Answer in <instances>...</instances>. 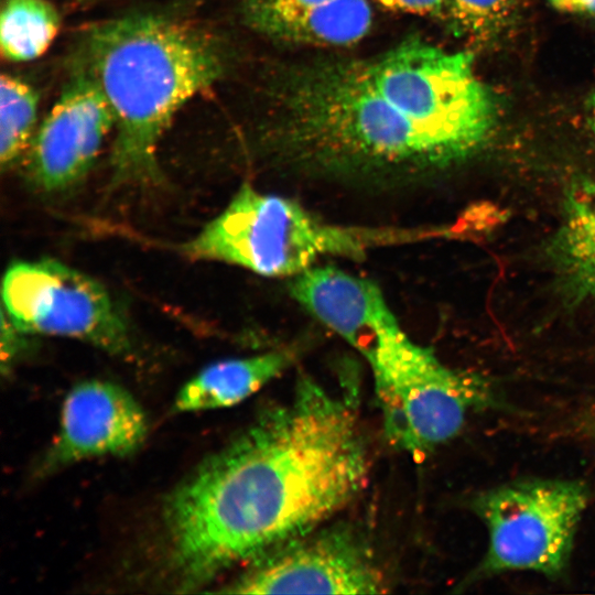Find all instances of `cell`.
<instances>
[{
	"label": "cell",
	"instance_id": "1",
	"mask_svg": "<svg viewBox=\"0 0 595 595\" xmlns=\"http://www.w3.org/2000/svg\"><path fill=\"white\" fill-rule=\"evenodd\" d=\"M357 413L309 377L170 496L171 560L186 587L255 561L345 507L368 476Z\"/></svg>",
	"mask_w": 595,
	"mask_h": 595
},
{
	"label": "cell",
	"instance_id": "2",
	"mask_svg": "<svg viewBox=\"0 0 595 595\" xmlns=\"http://www.w3.org/2000/svg\"><path fill=\"white\" fill-rule=\"evenodd\" d=\"M280 93L273 145L296 167L374 185L413 184L448 167L430 136L376 90L360 62L310 67Z\"/></svg>",
	"mask_w": 595,
	"mask_h": 595
},
{
	"label": "cell",
	"instance_id": "3",
	"mask_svg": "<svg viewBox=\"0 0 595 595\" xmlns=\"http://www.w3.org/2000/svg\"><path fill=\"white\" fill-rule=\"evenodd\" d=\"M84 48L82 64L115 116L113 180L158 183L159 142L176 112L219 78V46L192 25L147 13L98 24Z\"/></svg>",
	"mask_w": 595,
	"mask_h": 595
},
{
	"label": "cell",
	"instance_id": "4",
	"mask_svg": "<svg viewBox=\"0 0 595 595\" xmlns=\"http://www.w3.org/2000/svg\"><path fill=\"white\" fill-rule=\"evenodd\" d=\"M394 232L329 224L298 202L245 183L227 207L183 245L192 259L227 262L264 277H294L322 256L361 258Z\"/></svg>",
	"mask_w": 595,
	"mask_h": 595
},
{
	"label": "cell",
	"instance_id": "5",
	"mask_svg": "<svg viewBox=\"0 0 595 595\" xmlns=\"http://www.w3.org/2000/svg\"><path fill=\"white\" fill-rule=\"evenodd\" d=\"M360 63L376 90L430 136L448 166L475 154L491 137L497 102L476 76L469 53H448L413 39Z\"/></svg>",
	"mask_w": 595,
	"mask_h": 595
},
{
	"label": "cell",
	"instance_id": "6",
	"mask_svg": "<svg viewBox=\"0 0 595 595\" xmlns=\"http://www.w3.org/2000/svg\"><path fill=\"white\" fill-rule=\"evenodd\" d=\"M389 442L423 456L453 439L470 410L488 401L486 383L444 365L398 326L367 355Z\"/></svg>",
	"mask_w": 595,
	"mask_h": 595
},
{
	"label": "cell",
	"instance_id": "7",
	"mask_svg": "<svg viewBox=\"0 0 595 595\" xmlns=\"http://www.w3.org/2000/svg\"><path fill=\"white\" fill-rule=\"evenodd\" d=\"M587 499L582 484L563 480L520 482L478 497L476 511L488 530L480 572L559 574L570 558Z\"/></svg>",
	"mask_w": 595,
	"mask_h": 595
},
{
	"label": "cell",
	"instance_id": "8",
	"mask_svg": "<svg viewBox=\"0 0 595 595\" xmlns=\"http://www.w3.org/2000/svg\"><path fill=\"white\" fill-rule=\"evenodd\" d=\"M4 313L24 334L76 338L111 354L131 347L127 322L98 281L53 259L11 264Z\"/></svg>",
	"mask_w": 595,
	"mask_h": 595
},
{
	"label": "cell",
	"instance_id": "9",
	"mask_svg": "<svg viewBox=\"0 0 595 595\" xmlns=\"http://www.w3.org/2000/svg\"><path fill=\"white\" fill-rule=\"evenodd\" d=\"M313 530L252 561L223 592L378 594L386 591L382 572L356 533L344 527L312 533Z\"/></svg>",
	"mask_w": 595,
	"mask_h": 595
},
{
	"label": "cell",
	"instance_id": "10",
	"mask_svg": "<svg viewBox=\"0 0 595 595\" xmlns=\"http://www.w3.org/2000/svg\"><path fill=\"white\" fill-rule=\"evenodd\" d=\"M115 116L98 83L80 63L30 145L29 174L42 190L77 184L93 165Z\"/></svg>",
	"mask_w": 595,
	"mask_h": 595
},
{
	"label": "cell",
	"instance_id": "11",
	"mask_svg": "<svg viewBox=\"0 0 595 595\" xmlns=\"http://www.w3.org/2000/svg\"><path fill=\"white\" fill-rule=\"evenodd\" d=\"M147 430L145 414L127 390L108 381L80 382L64 400L60 432L45 465L130 454L143 443Z\"/></svg>",
	"mask_w": 595,
	"mask_h": 595
},
{
	"label": "cell",
	"instance_id": "12",
	"mask_svg": "<svg viewBox=\"0 0 595 595\" xmlns=\"http://www.w3.org/2000/svg\"><path fill=\"white\" fill-rule=\"evenodd\" d=\"M291 296L365 358L379 337L400 326L380 288L331 266L311 267L291 278Z\"/></svg>",
	"mask_w": 595,
	"mask_h": 595
},
{
	"label": "cell",
	"instance_id": "13",
	"mask_svg": "<svg viewBox=\"0 0 595 595\" xmlns=\"http://www.w3.org/2000/svg\"><path fill=\"white\" fill-rule=\"evenodd\" d=\"M293 359L291 350L226 359L202 369L178 391L174 410H214L237 404L281 375Z\"/></svg>",
	"mask_w": 595,
	"mask_h": 595
},
{
	"label": "cell",
	"instance_id": "14",
	"mask_svg": "<svg viewBox=\"0 0 595 595\" xmlns=\"http://www.w3.org/2000/svg\"><path fill=\"white\" fill-rule=\"evenodd\" d=\"M547 257L565 300L595 299V207L571 195L563 220L547 246Z\"/></svg>",
	"mask_w": 595,
	"mask_h": 595
},
{
	"label": "cell",
	"instance_id": "15",
	"mask_svg": "<svg viewBox=\"0 0 595 595\" xmlns=\"http://www.w3.org/2000/svg\"><path fill=\"white\" fill-rule=\"evenodd\" d=\"M371 24L367 0H334L256 28L269 36L315 45H346L361 39Z\"/></svg>",
	"mask_w": 595,
	"mask_h": 595
},
{
	"label": "cell",
	"instance_id": "16",
	"mask_svg": "<svg viewBox=\"0 0 595 595\" xmlns=\"http://www.w3.org/2000/svg\"><path fill=\"white\" fill-rule=\"evenodd\" d=\"M60 14L46 0H4L0 47L4 58L28 62L40 57L60 30Z\"/></svg>",
	"mask_w": 595,
	"mask_h": 595
},
{
	"label": "cell",
	"instance_id": "17",
	"mask_svg": "<svg viewBox=\"0 0 595 595\" xmlns=\"http://www.w3.org/2000/svg\"><path fill=\"white\" fill-rule=\"evenodd\" d=\"M39 97L23 79L3 74L0 80V163L10 167L35 136Z\"/></svg>",
	"mask_w": 595,
	"mask_h": 595
},
{
	"label": "cell",
	"instance_id": "18",
	"mask_svg": "<svg viewBox=\"0 0 595 595\" xmlns=\"http://www.w3.org/2000/svg\"><path fill=\"white\" fill-rule=\"evenodd\" d=\"M518 0H447L454 24L476 40H489L510 22Z\"/></svg>",
	"mask_w": 595,
	"mask_h": 595
},
{
	"label": "cell",
	"instance_id": "19",
	"mask_svg": "<svg viewBox=\"0 0 595 595\" xmlns=\"http://www.w3.org/2000/svg\"><path fill=\"white\" fill-rule=\"evenodd\" d=\"M334 0H246L245 17L247 22L256 29L261 23L281 17H289Z\"/></svg>",
	"mask_w": 595,
	"mask_h": 595
},
{
	"label": "cell",
	"instance_id": "20",
	"mask_svg": "<svg viewBox=\"0 0 595 595\" xmlns=\"http://www.w3.org/2000/svg\"><path fill=\"white\" fill-rule=\"evenodd\" d=\"M386 9L413 14L437 13L447 0H376Z\"/></svg>",
	"mask_w": 595,
	"mask_h": 595
},
{
	"label": "cell",
	"instance_id": "21",
	"mask_svg": "<svg viewBox=\"0 0 595 595\" xmlns=\"http://www.w3.org/2000/svg\"><path fill=\"white\" fill-rule=\"evenodd\" d=\"M556 10L572 13L595 17V0H548Z\"/></svg>",
	"mask_w": 595,
	"mask_h": 595
},
{
	"label": "cell",
	"instance_id": "22",
	"mask_svg": "<svg viewBox=\"0 0 595 595\" xmlns=\"http://www.w3.org/2000/svg\"><path fill=\"white\" fill-rule=\"evenodd\" d=\"M591 110H592V116H591L592 117V127H593V131L595 133V94L592 97Z\"/></svg>",
	"mask_w": 595,
	"mask_h": 595
}]
</instances>
